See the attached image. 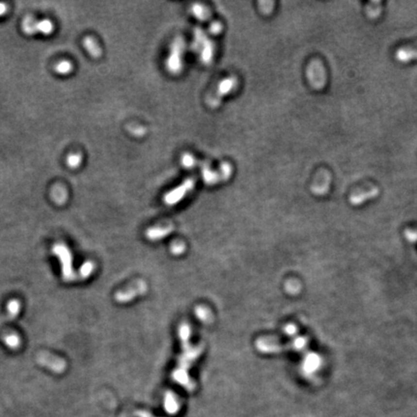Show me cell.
Here are the masks:
<instances>
[{
	"label": "cell",
	"instance_id": "obj_1",
	"mask_svg": "<svg viewBox=\"0 0 417 417\" xmlns=\"http://www.w3.org/2000/svg\"><path fill=\"white\" fill-rule=\"evenodd\" d=\"M193 36L194 39L192 43V49L198 53L200 60L204 64H210L214 58L215 53V46L213 42L200 28H196L194 30Z\"/></svg>",
	"mask_w": 417,
	"mask_h": 417
},
{
	"label": "cell",
	"instance_id": "obj_2",
	"mask_svg": "<svg viewBox=\"0 0 417 417\" xmlns=\"http://www.w3.org/2000/svg\"><path fill=\"white\" fill-rule=\"evenodd\" d=\"M185 44L182 37H177L170 46L169 55L167 59V68L169 73L179 75L183 69V56Z\"/></svg>",
	"mask_w": 417,
	"mask_h": 417
},
{
	"label": "cell",
	"instance_id": "obj_3",
	"mask_svg": "<svg viewBox=\"0 0 417 417\" xmlns=\"http://www.w3.org/2000/svg\"><path fill=\"white\" fill-rule=\"evenodd\" d=\"M307 81L315 90H322L327 84V72L324 64L319 59H313L306 69Z\"/></svg>",
	"mask_w": 417,
	"mask_h": 417
},
{
	"label": "cell",
	"instance_id": "obj_4",
	"mask_svg": "<svg viewBox=\"0 0 417 417\" xmlns=\"http://www.w3.org/2000/svg\"><path fill=\"white\" fill-rule=\"evenodd\" d=\"M21 29L24 34L29 36L37 33L50 35L54 30V25L50 19L36 20L33 17L27 16L21 22Z\"/></svg>",
	"mask_w": 417,
	"mask_h": 417
},
{
	"label": "cell",
	"instance_id": "obj_5",
	"mask_svg": "<svg viewBox=\"0 0 417 417\" xmlns=\"http://www.w3.org/2000/svg\"><path fill=\"white\" fill-rule=\"evenodd\" d=\"M237 85H238V80L235 77H228L225 80L221 81L217 84V87L216 88V90L212 92V94L207 99V102L209 106L212 108L217 107L220 104L222 98L230 94V92L234 91Z\"/></svg>",
	"mask_w": 417,
	"mask_h": 417
},
{
	"label": "cell",
	"instance_id": "obj_6",
	"mask_svg": "<svg viewBox=\"0 0 417 417\" xmlns=\"http://www.w3.org/2000/svg\"><path fill=\"white\" fill-rule=\"evenodd\" d=\"M53 253L60 259L62 265V275L64 280L71 281L76 278L72 269V256L68 248L64 245H56L53 247Z\"/></svg>",
	"mask_w": 417,
	"mask_h": 417
},
{
	"label": "cell",
	"instance_id": "obj_7",
	"mask_svg": "<svg viewBox=\"0 0 417 417\" xmlns=\"http://www.w3.org/2000/svg\"><path fill=\"white\" fill-rule=\"evenodd\" d=\"M36 359L40 365L50 369V371L56 374H62L67 367V364L64 359L58 356H55L50 352H46V351L39 352L37 354Z\"/></svg>",
	"mask_w": 417,
	"mask_h": 417
},
{
	"label": "cell",
	"instance_id": "obj_8",
	"mask_svg": "<svg viewBox=\"0 0 417 417\" xmlns=\"http://www.w3.org/2000/svg\"><path fill=\"white\" fill-rule=\"evenodd\" d=\"M232 172H233L232 167L229 164L225 163L221 165L220 169L218 171H213L210 168L204 167L202 170V176L205 183L212 185L219 182L226 181L227 179H229Z\"/></svg>",
	"mask_w": 417,
	"mask_h": 417
},
{
	"label": "cell",
	"instance_id": "obj_9",
	"mask_svg": "<svg viewBox=\"0 0 417 417\" xmlns=\"http://www.w3.org/2000/svg\"><path fill=\"white\" fill-rule=\"evenodd\" d=\"M333 177L329 170L322 169L319 171L315 177V180L311 185V191L315 195H325L330 190L331 183H332Z\"/></svg>",
	"mask_w": 417,
	"mask_h": 417
},
{
	"label": "cell",
	"instance_id": "obj_10",
	"mask_svg": "<svg viewBox=\"0 0 417 417\" xmlns=\"http://www.w3.org/2000/svg\"><path fill=\"white\" fill-rule=\"evenodd\" d=\"M194 185L195 181L193 179H187L180 186L167 193L165 196V202L167 205H175L179 203L189 191L194 188Z\"/></svg>",
	"mask_w": 417,
	"mask_h": 417
},
{
	"label": "cell",
	"instance_id": "obj_11",
	"mask_svg": "<svg viewBox=\"0 0 417 417\" xmlns=\"http://www.w3.org/2000/svg\"><path fill=\"white\" fill-rule=\"evenodd\" d=\"M380 193L379 187L375 185H370L364 188H361L354 193H352L350 197V202L353 206H358L364 203L368 199H373L377 197Z\"/></svg>",
	"mask_w": 417,
	"mask_h": 417
},
{
	"label": "cell",
	"instance_id": "obj_12",
	"mask_svg": "<svg viewBox=\"0 0 417 417\" xmlns=\"http://www.w3.org/2000/svg\"><path fill=\"white\" fill-rule=\"evenodd\" d=\"M395 58L401 63H409L417 59V44L399 49L395 53Z\"/></svg>",
	"mask_w": 417,
	"mask_h": 417
},
{
	"label": "cell",
	"instance_id": "obj_13",
	"mask_svg": "<svg viewBox=\"0 0 417 417\" xmlns=\"http://www.w3.org/2000/svg\"><path fill=\"white\" fill-rule=\"evenodd\" d=\"M51 198L56 205H64L68 199V192L63 184H55L51 188Z\"/></svg>",
	"mask_w": 417,
	"mask_h": 417
},
{
	"label": "cell",
	"instance_id": "obj_14",
	"mask_svg": "<svg viewBox=\"0 0 417 417\" xmlns=\"http://www.w3.org/2000/svg\"><path fill=\"white\" fill-rule=\"evenodd\" d=\"M83 47L84 49L88 51V53L90 54L91 57L97 59L100 58L102 54V50L100 49V47L99 46V44L97 43V41L93 38V37H85L83 39Z\"/></svg>",
	"mask_w": 417,
	"mask_h": 417
},
{
	"label": "cell",
	"instance_id": "obj_15",
	"mask_svg": "<svg viewBox=\"0 0 417 417\" xmlns=\"http://www.w3.org/2000/svg\"><path fill=\"white\" fill-rule=\"evenodd\" d=\"M190 10H191L192 15L201 21H207V20H210L212 18V15H211L210 10L202 4L195 3V4L191 5Z\"/></svg>",
	"mask_w": 417,
	"mask_h": 417
},
{
	"label": "cell",
	"instance_id": "obj_16",
	"mask_svg": "<svg viewBox=\"0 0 417 417\" xmlns=\"http://www.w3.org/2000/svg\"><path fill=\"white\" fill-rule=\"evenodd\" d=\"M366 15L370 19H377L380 17L383 12V6L381 1H371L366 6Z\"/></svg>",
	"mask_w": 417,
	"mask_h": 417
},
{
	"label": "cell",
	"instance_id": "obj_17",
	"mask_svg": "<svg viewBox=\"0 0 417 417\" xmlns=\"http://www.w3.org/2000/svg\"><path fill=\"white\" fill-rule=\"evenodd\" d=\"M165 407L168 414H176L179 410V405L177 403L176 398L172 393H167L166 400H165Z\"/></svg>",
	"mask_w": 417,
	"mask_h": 417
},
{
	"label": "cell",
	"instance_id": "obj_18",
	"mask_svg": "<svg viewBox=\"0 0 417 417\" xmlns=\"http://www.w3.org/2000/svg\"><path fill=\"white\" fill-rule=\"evenodd\" d=\"M4 343L11 349H17L20 345V338L17 334H7L3 336Z\"/></svg>",
	"mask_w": 417,
	"mask_h": 417
},
{
	"label": "cell",
	"instance_id": "obj_19",
	"mask_svg": "<svg viewBox=\"0 0 417 417\" xmlns=\"http://www.w3.org/2000/svg\"><path fill=\"white\" fill-rule=\"evenodd\" d=\"M83 156L79 153L70 154L66 159V164L71 169H77L82 166Z\"/></svg>",
	"mask_w": 417,
	"mask_h": 417
},
{
	"label": "cell",
	"instance_id": "obj_20",
	"mask_svg": "<svg viewBox=\"0 0 417 417\" xmlns=\"http://www.w3.org/2000/svg\"><path fill=\"white\" fill-rule=\"evenodd\" d=\"M73 68H74L73 64L70 61L64 60V61L59 62L55 66V72L57 74H59V75L66 76V75H69V74H71L73 72Z\"/></svg>",
	"mask_w": 417,
	"mask_h": 417
},
{
	"label": "cell",
	"instance_id": "obj_21",
	"mask_svg": "<svg viewBox=\"0 0 417 417\" xmlns=\"http://www.w3.org/2000/svg\"><path fill=\"white\" fill-rule=\"evenodd\" d=\"M198 163L199 162L196 161V159L190 154H183V156L182 157V165L185 168H193L198 165Z\"/></svg>",
	"mask_w": 417,
	"mask_h": 417
},
{
	"label": "cell",
	"instance_id": "obj_22",
	"mask_svg": "<svg viewBox=\"0 0 417 417\" xmlns=\"http://www.w3.org/2000/svg\"><path fill=\"white\" fill-rule=\"evenodd\" d=\"M19 309H20V303L17 300H12L8 304L9 317H11V319L16 318L17 316V314L19 313Z\"/></svg>",
	"mask_w": 417,
	"mask_h": 417
},
{
	"label": "cell",
	"instance_id": "obj_23",
	"mask_svg": "<svg viewBox=\"0 0 417 417\" xmlns=\"http://www.w3.org/2000/svg\"><path fill=\"white\" fill-rule=\"evenodd\" d=\"M94 264L92 262H87L85 263L83 266L82 267L81 270H80V276L82 278H87L89 275L92 274V272L94 271Z\"/></svg>",
	"mask_w": 417,
	"mask_h": 417
},
{
	"label": "cell",
	"instance_id": "obj_24",
	"mask_svg": "<svg viewBox=\"0 0 417 417\" xmlns=\"http://www.w3.org/2000/svg\"><path fill=\"white\" fill-rule=\"evenodd\" d=\"M171 230L170 227H168L167 229H153L150 230L148 233V237L151 239H157V238H161L166 236L167 233H169V231Z\"/></svg>",
	"mask_w": 417,
	"mask_h": 417
},
{
	"label": "cell",
	"instance_id": "obj_25",
	"mask_svg": "<svg viewBox=\"0 0 417 417\" xmlns=\"http://www.w3.org/2000/svg\"><path fill=\"white\" fill-rule=\"evenodd\" d=\"M130 133L135 136H142L143 134H145V129L142 128L141 126H132L128 128Z\"/></svg>",
	"mask_w": 417,
	"mask_h": 417
},
{
	"label": "cell",
	"instance_id": "obj_26",
	"mask_svg": "<svg viewBox=\"0 0 417 417\" xmlns=\"http://www.w3.org/2000/svg\"><path fill=\"white\" fill-rule=\"evenodd\" d=\"M221 30H222V25L220 22H213L210 25V32L215 34V35L219 34L221 32Z\"/></svg>",
	"mask_w": 417,
	"mask_h": 417
},
{
	"label": "cell",
	"instance_id": "obj_27",
	"mask_svg": "<svg viewBox=\"0 0 417 417\" xmlns=\"http://www.w3.org/2000/svg\"><path fill=\"white\" fill-rule=\"evenodd\" d=\"M7 11H8L7 5L5 3H1L0 2V17L4 16L7 13Z\"/></svg>",
	"mask_w": 417,
	"mask_h": 417
}]
</instances>
